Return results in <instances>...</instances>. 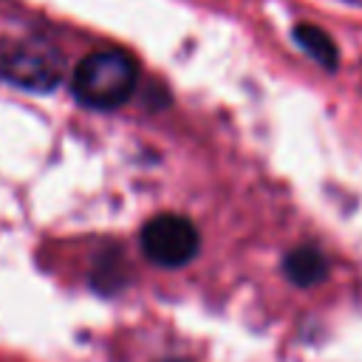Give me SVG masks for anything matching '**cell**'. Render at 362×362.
I'll list each match as a JSON object with an SVG mask.
<instances>
[{"label": "cell", "mask_w": 362, "mask_h": 362, "mask_svg": "<svg viewBox=\"0 0 362 362\" xmlns=\"http://www.w3.org/2000/svg\"><path fill=\"white\" fill-rule=\"evenodd\" d=\"M139 85V65L130 54L116 51V48H105V51H93L88 54L71 79V90L74 96L88 105V107H99V110H110L124 105L133 90Z\"/></svg>", "instance_id": "6da1fadb"}, {"label": "cell", "mask_w": 362, "mask_h": 362, "mask_svg": "<svg viewBox=\"0 0 362 362\" xmlns=\"http://www.w3.org/2000/svg\"><path fill=\"white\" fill-rule=\"evenodd\" d=\"M0 76L28 90H51L62 76V59L40 40H6L0 42Z\"/></svg>", "instance_id": "7a4b0ae2"}, {"label": "cell", "mask_w": 362, "mask_h": 362, "mask_svg": "<svg viewBox=\"0 0 362 362\" xmlns=\"http://www.w3.org/2000/svg\"><path fill=\"white\" fill-rule=\"evenodd\" d=\"M141 249L156 266H184L198 252V229L181 215H158L141 229Z\"/></svg>", "instance_id": "3957f363"}, {"label": "cell", "mask_w": 362, "mask_h": 362, "mask_svg": "<svg viewBox=\"0 0 362 362\" xmlns=\"http://www.w3.org/2000/svg\"><path fill=\"white\" fill-rule=\"evenodd\" d=\"M325 272H328L325 255L314 246H300L286 255V274L297 286H314L317 280L325 277Z\"/></svg>", "instance_id": "277c9868"}, {"label": "cell", "mask_w": 362, "mask_h": 362, "mask_svg": "<svg viewBox=\"0 0 362 362\" xmlns=\"http://www.w3.org/2000/svg\"><path fill=\"white\" fill-rule=\"evenodd\" d=\"M294 40H297L320 65L337 68V45H334V40H331L322 28H317V25H297V28H294Z\"/></svg>", "instance_id": "5b68a950"}]
</instances>
